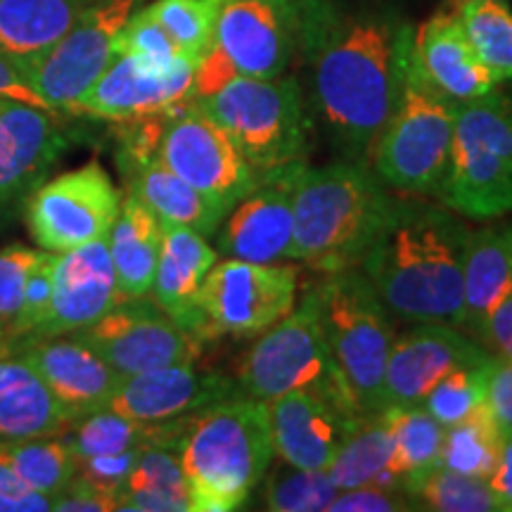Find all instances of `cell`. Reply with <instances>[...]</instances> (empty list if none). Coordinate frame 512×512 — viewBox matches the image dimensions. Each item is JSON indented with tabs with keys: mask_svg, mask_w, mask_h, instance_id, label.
Segmentation results:
<instances>
[{
	"mask_svg": "<svg viewBox=\"0 0 512 512\" xmlns=\"http://www.w3.org/2000/svg\"><path fill=\"white\" fill-rule=\"evenodd\" d=\"M512 294V226L470 230L463 264L460 330L482 339L491 313Z\"/></svg>",
	"mask_w": 512,
	"mask_h": 512,
	"instance_id": "obj_27",
	"label": "cell"
},
{
	"mask_svg": "<svg viewBox=\"0 0 512 512\" xmlns=\"http://www.w3.org/2000/svg\"><path fill=\"white\" fill-rule=\"evenodd\" d=\"M460 24L496 83L512 81V10L508 0H456Z\"/></svg>",
	"mask_w": 512,
	"mask_h": 512,
	"instance_id": "obj_34",
	"label": "cell"
},
{
	"mask_svg": "<svg viewBox=\"0 0 512 512\" xmlns=\"http://www.w3.org/2000/svg\"><path fill=\"white\" fill-rule=\"evenodd\" d=\"M41 252L24 245H10L0 249V335L8 337L12 325L22 311L24 287L31 266L36 264Z\"/></svg>",
	"mask_w": 512,
	"mask_h": 512,
	"instance_id": "obj_42",
	"label": "cell"
},
{
	"mask_svg": "<svg viewBox=\"0 0 512 512\" xmlns=\"http://www.w3.org/2000/svg\"><path fill=\"white\" fill-rule=\"evenodd\" d=\"M15 475L29 489L55 501L76 475L79 460L62 437H38L3 444Z\"/></svg>",
	"mask_w": 512,
	"mask_h": 512,
	"instance_id": "obj_35",
	"label": "cell"
},
{
	"mask_svg": "<svg viewBox=\"0 0 512 512\" xmlns=\"http://www.w3.org/2000/svg\"><path fill=\"white\" fill-rule=\"evenodd\" d=\"M117 53L136 55L145 62L159 64V67H169V64L188 60L181 53V48L176 46L174 38L169 36V31L147 12V8L133 12L126 19V24L117 34Z\"/></svg>",
	"mask_w": 512,
	"mask_h": 512,
	"instance_id": "obj_41",
	"label": "cell"
},
{
	"mask_svg": "<svg viewBox=\"0 0 512 512\" xmlns=\"http://www.w3.org/2000/svg\"><path fill=\"white\" fill-rule=\"evenodd\" d=\"M219 252L197 230L162 223V249H159L152 299L169 313L178 325L204 337L200 290Z\"/></svg>",
	"mask_w": 512,
	"mask_h": 512,
	"instance_id": "obj_25",
	"label": "cell"
},
{
	"mask_svg": "<svg viewBox=\"0 0 512 512\" xmlns=\"http://www.w3.org/2000/svg\"><path fill=\"white\" fill-rule=\"evenodd\" d=\"M138 0H100L76 19L46 55L27 72V81L53 112H76L83 95L117 57V34Z\"/></svg>",
	"mask_w": 512,
	"mask_h": 512,
	"instance_id": "obj_11",
	"label": "cell"
},
{
	"mask_svg": "<svg viewBox=\"0 0 512 512\" xmlns=\"http://www.w3.org/2000/svg\"><path fill=\"white\" fill-rule=\"evenodd\" d=\"M484 358H489V351L456 325L418 323L394 337L389 349L382 384L384 411L420 406L441 377Z\"/></svg>",
	"mask_w": 512,
	"mask_h": 512,
	"instance_id": "obj_16",
	"label": "cell"
},
{
	"mask_svg": "<svg viewBox=\"0 0 512 512\" xmlns=\"http://www.w3.org/2000/svg\"><path fill=\"white\" fill-rule=\"evenodd\" d=\"M0 339H3V335H0Z\"/></svg>",
	"mask_w": 512,
	"mask_h": 512,
	"instance_id": "obj_54",
	"label": "cell"
},
{
	"mask_svg": "<svg viewBox=\"0 0 512 512\" xmlns=\"http://www.w3.org/2000/svg\"><path fill=\"white\" fill-rule=\"evenodd\" d=\"M223 0H157L147 12L169 31L190 62H200L214 46L216 17Z\"/></svg>",
	"mask_w": 512,
	"mask_h": 512,
	"instance_id": "obj_38",
	"label": "cell"
},
{
	"mask_svg": "<svg viewBox=\"0 0 512 512\" xmlns=\"http://www.w3.org/2000/svg\"><path fill=\"white\" fill-rule=\"evenodd\" d=\"M53 266L55 254L41 252L38 261L29 271L27 287H24L22 311H19L10 335L5 339L31 337L43 325V320H46L50 311V299H53Z\"/></svg>",
	"mask_w": 512,
	"mask_h": 512,
	"instance_id": "obj_43",
	"label": "cell"
},
{
	"mask_svg": "<svg viewBox=\"0 0 512 512\" xmlns=\"http://www.w3.org/2000/svg\"><path fill=\"white\" fill-rule=\"evenodd\" d=\"M337 491L328 470H302L283 463L266 479L264 508L273 512L328 510Z\"/></svg>",
	"mask_w": 512,
	"mask_h": 512,
	"instance_id": "obj_39",
	"label": "cell"
},
{
	"mask_svg": "<svg viewBox=\"0 0 512 512\" xmlns=\"http://www.w3.org/2000/svg\"><path fill=\"white\" fill-rule=\"evenodd\" d=\"M439 200L465 219H501L512 211V98L496 88L458 102Z\"/></svg>",
	"mask_w": 512,
	"mask_h": 512,
	"instance_id": "obj_6",
	"label": "cell"
},
{
	"mask_svg": "<svg viewBox=\"0 0 512 512\" xmlns=\"http://www.w3.org/2000/svg\"><path fill=\"white\" fill-rule=\"evenodd\" d=\"M399 200L368 164H304L294 185L292 261L318 273L361 266Z\"/></svg>",
	"mask_w": 512,
	"mask_h": 512,
	"instance_id": "obj_3",
	"label": "cell"
},
{
	"mask_svg": "<svg viewBox=\"0 0 512 512\" xmlns=\"http://www.w3.org/2000/svg\"><path fill=\"white\" fill-rule=\"evenodd\" d=\"M117 508V496L107 494L79 475H74L67 489L53 501V510L57 512H112Z\"/></svg>",
	"mask_w": 512,
	"mask_h": 512,
	"instance_id": "obj_49",
	"label": "cell"
},
{
	"mask_svg": "<svg viewBox=\"0 0 512 512\" xmlns=\"http://www.w3.org/2000/svg\"><path fill=\"white\" fill-rule=\"evenodd\" d=\"M93 3H100V0H93Z\"/></svg>",
	"mask_w": 512,
	"mask_h": 512,
	"instance_id": "obj_53",
	"label": "cell"
},
{
	"mask_svg": "<svg viewBox=\"0 0 512 512\" xmlns=\"http://www.w3.org/2000/svg\"><path fill=\"white\" fill-rule=\"evenodd\" d=\"M12 342L22 347L72 422L110 406L124 380V375H119L74 332L55 337H22Z\"/></svg>",
	"mask_w": 512,
	"mask_h": 512,
	"instance_id": "obj_18",
	"label": "cell"
},
{
	"mask_svg": "<svg viewBox=\"0 0 512 512\" xmlns=\"http://www.w3.org/2000/svg\"><path fill=\"white\" fill-rule=\"evenodd\" d=\"M275 8H280L292 22L294 34H297V46L309 50L313 41L325 29L332 10L328 0H271Z\"/></svg>",
	"mask_w": 512,
	"mask_h": 512,
	"instance_id": "obj_47",
	"label": "cell"
},
{
	"mask_svg": "<svg viewBox=\"0 0 512 512\" xmlns=\"http://www.w3.org/2000/svg\"><path fill=\"white\" fill-rule=\"evenodd\" d=\"M69 422L22 347L0 339V444L55 437Z\"/></svg>",
	"mask_w": 512,
	"mask_h": 512,
	"instance_id": "obj_26",
	"label": "cell"
},
{
	"mask_svg": "<svg viewBox=\"0 0 512 512\" xmlns=\"http://www.w3.org/2000/svg\"><path fill=\"white\" fill-rule=\"evenodd\" d=\"M268 403L275 456L302 470H328L337 448L347 437L356 413L342 411L323 396L287 392Z\"/></svg>",
	"mask_w": 512,
	"mask_h": 512,
	"instance_id": "obj_22",
	"label": "cell"
},
{
	"mask_svg": "<svg viewBox=\"0 0 512 512\" xmlns=\"http://www.w3.org/2000/svg\"><path fill=\"white\" fill-rule=\"evenodd\" d=\"M64 145L53 110L0 98V202L34 190Z\"/></svg>",
	"mask_w": 512,
	"mask_h": 512,
	"instance_id": "obj_23",
	"label": "cell"
},
{
	"mask_svg": "<svg viewBox=\"0 0 512 512\" xmlns=\"http://www.w3.org/2000/svg\"><path fill=\"white\" fill-rule=\"evenodd\" d=\"M411 24L389 12L332 17L309 48L313 102L332 143L349 162L370 152L399 98Z\"/></svg>",
	"mask_w": 512,
	"mask_h": 512,
	"instance_id": "obj_1",
	"label": "cell"
},
{
	"mask_svg": "<svg viewBox=\"0 0 512 512\" xmlns=\"http://www.w3.org/2000/svg\"><path fill=\"white\" fill-rule=\"evenodd\" d=\"M157 157L226 211L245 197L259 178V171L247 164L226 131L195 105V98L169 112Z\"/></svg>",
	"mask_w": 512,
	"mask_h": 512,
	"instance_id": "obj_12",
	"label": "cell"
},
{
	"mask_svg": "<svg viewBox=\"0 0 512 512\" xmlns=\"http://www.w3.org/2000/svg\"><path fill=\"white\" fill-rule=\"evenodd\" d=\"M195 62L181 60L169 67L117 53L93 88L76 107L79 114L107 121H126L162 114L192 100Z\"/></svg>",
	"mask_w": 512,
	"mask_h": 512,
	"instance_id": "obj_17",
	"label": "cell"
},
{
	"mask_svg": "<svg viewBox=\"0 0 512 512\" xmlns=\"http://www.w3.org/2000/svg\"><path fill=\"white\" fill-rule=\"evenodd\" d=\"M121 209V192L100 164L43 183L27 204L31 235L48 252H67L105 238Z\"/></svg>",
	"mask_w": 512,
	"mask_h": 512,
	"instance_id": "obj_13",
	"label": "cell"
},
{
	"mask_svg": "<svg viewBox=\"0 0 512 512\" xmlns=\"http://www.w3.org/2000/svg\"><path fill=\"white\" fill-rule=\"evenodd\" d=\"M119 510L185 512L190 510L188 484L178 446L150 444L119 491Z\"/></svg>",
	"mask_w": 512,
	"mask_h": 512,
	"instance_id": "obj_32",
	"label": "cell"
},
{
	"mask_svg": "<svg viewBox=\"0 0 512 512\" xmlns=\"http://www.w3.org/2000/svg\"><path fill=\"white\" fill-rule=\"evenodd\" d=\"M304 162L261 171L245 197H240L216 230V252L254 264L292 261L294 185Z\"/></svg>",
	"mask_w": 512,
	"mask_h": 512,
	"instance_id": "obj_15",
	"label": "cell"
},
{
	"mask_svg": "<svg viewBox=\"0 0 512 512\" xmlns=\"http://www.w3.org/2000/svg\"><path fill=\"white\" fill-rule=\"evenodd\" d=\"M240 389L259 401L304 389L342 411L363 415L332 358L313 290L247 351L240 366Z\"/></svg>",
	"mask_w": 512,
	"mask_h": 512,
	"instance_id": "obj_9",
	"label": "cell"
},
{
	"mask_svg": "<svg viewBox=\"0 0 512 512\" xmlns=\"http://www.w3.org/2000/svg\"><path fill=\"white\" fill-rule=\"evenodd\" d=\"M297 268L254 261H216L200 290L204 337H259L297 304Z\"/></svg>",
	"mask_w": 512,
	"mask_h": 512,
	"instance_id": "obj_10",
	"label": "cell"
},
{
	"mask_svg": "<svg viewBox=\"0 0 512 512\" xmlns=\"http://www.w3.org/2000/svg\"><path fill=\"white\" fill-rule=\"evenodd\" d=\"M467 238L456 211L399 200L358 268L394 316L460 328Z\"/></svg>",
	"mask_w": 512,
	"mask_h": 512,
	"instance_id": "obj_2",
	"label": "cell"
},
{
	"mask_svg": "<svg viewBox=\"0 0 512 512\" xmlns=\"http://www.w3.org/2000/svg\"><path fill=\"white\" fill-rule=\"evenodd\" d=\"M53 501L29 489L12 470L5 446L0 444V512H48Z\"/></svg>",
	"mask_w": 512,
	"mask_h": 512,
	"instance_id": "obj_48",
	"label": "cell"
},
{
	"mask_svg": "<svg viewBox=\"0 0 512 512\" xmlns=\"http://www.w3.org/2000/svg\"><path fill=\"white\" fill-rule=\"evenodd\" d=\"M394 430V463L403 479V489L411 491L420 479L439 465L446 427L439 425L422 406L387 408Z\"/></svg>",
	"mask_w": 512,
	"mask_h": 512,
	"instance_id": "obj_33",
	"label": "cell"
},
{
	"mask_svg": "<svg viewBox=\"0 0 512 512\" xmlns=\"http://www.w3.org/2000/svg\"><path fill=\"white\" fill-rule=\"evenodd\" d=\"M121 164L126 166L128 195L138 197L159 221L197 230L204 238L219 230L228 211L176 176L157 155Z\"/></svg>",
	"mask_w": 512,
	"mask_h": 512,
	"instance_id": "obj_29",
	"label": "cell"
},
{
	"mask_svg": "<svg viewBox=\"0 0 512 512\" xmlns=\"http://www.w3.org/2000/svg\"><path fill=\"white\" fill-rule=\"evenodd\" d=\"M93 0H0V57L27 76Z\"/></svg>",
	"mask_w": 512,
	"mask_h": 512,
	"instance_id": "obj_28",
	"label": "cell"
},
{
	"mask_svg": "<svg viewBox=\"0 0 512 512\" xmlns=\"http://www.w3.org/2000/svg\"><path fill=\"white\" fill-rule=\"evenodd\" d=\"M413 498L406 491L387 489V486L363 484L354 489L337 491L328 505V512H401L413 510Z\"/></svg>",
	"mask_w": 512,
	"mask_h": 512,
	"instance_id": "obj_45",
	"label": "cell"
},
{
	"mask_svg": "<svg viewBox=\"0 0 512 512\" xmlns=\"http://www.w3.org/2000/svg\"><path fill=\"white\" fill-rule=\"evenodd\" d=\"M486 482H489L491 491H494L498 501H501L503 512H512V434L503 439L498 465Z\"/></svg>",
	"mask_w": 512,
	"mask_h": 512,
	"instance_id": "obj_52",
	"label": "cell"
},
{
	"mask_svg": "<svg viewBox=\"0 0 512 512\" xmlns=\"http://www.w3.org/2000/svg\"><path fill=\"white\" fill-rule=\"evenodd\" d=\"M458 102L427 79L413 55L403 60L399 98L370 152V169L389 190L439 197L451 159Z\"/></svg>",
	"mask_w": 512,
	"mask_h": 512,
	"instance_id": "obj_5",
	"label": "cell"
},
{
	"mask_svg": "<svg viewBox=\"0 0 512 512\" xmlns=\"http://www.w3.org/2000/svg\"><path fill=\"white\" fill-rule=\"evenodd\" d=\"M489 358H484L482 363L451 370L434 384L432 392L422 399L420 406L444 427H453L470 418L472 413L484 406Z\"/></svg>",
	"mask_w": 512,
	"mask_h": 512,
	"instance_id": "obj_40",
	"label": "cell"
},
{
	"mask_svg": "<svg viewBox=\"0 0 512 512\" xmlns=\"http://www.w3.org/2000/svg\"><path fill=\"white\" fill-rule=\"evenodd\" d=\"M411 498L422 510L434 512H503L486 479L467 477L437 465L420 479Z\"/></svg>",
	"mask_w": 512,
	"mask_h": 512,
	"instance_id": "obj_37",
	"label": "cell"
},
{
	"mask_svg": "<svg viewBox=\"0 0 512 512\" xmlns=\"http://www.w3.org/2000/svg\"><path fill=\"white\" fill-rule=\"evenodd\" d=\"M214 46L249 79L283 76L297 48L292 22L271 0H223Z\"/></svg>",
	"mask_w": 512,
	"mask_h": 512,
	"instance_id": "obj_20",
	"label": "cell"
},
{
	"mask_svg": "<svg viewBox=\"0 0 512 512\" xmlns=\"http://www.w3.org/2000/svg\"><path fill=\"white\" fill-rule=\"evenodd\" d=\"M74 335L124 377L190 363L200 354V337L178 325L155 302H145V297L121 299L100 320Z\"/></svg>",
	"mask_w": 512,
	"mask_h": 512,
	"instance_id": "obj_14",
	"label": "cell"
},
{
	"mask_svg": "<svg viewBox=\"0 0 512 512\" xmlns=\"http://www.w3.org/2000/svg\"><path fill=\"white\" fill-rule=\"evenodd\" d=\"M121 302L110 242L98 238L55 256L53 299L43 325L31 337L79 332ZM22 339V337H19Z\"/></svg>",
	"mask_w": 512,
	"mask_h": 512,
	"instance_id": "obj_19",
	"label": "cell"
},
{
	"mask_svg": "<svg viewBox=\"0 0 512 512\" xmlns=\"http://www.w3.org/2000/svg\"><path fill=\"white\" fill-rule=\"evenodd\" d=\"M313 294L332 358L358 411H384L382 384L394 330L380 294L358 266L323 273Z\"/></svg>",
	"mask_w": 512,
	"mask_h": 512,
	"instance_id": "obj_7",
	"label": "cell"
},
{
	"mask_svg": "<svg viewBox=\"0 0 512 512\" xmlns=\"http://www.w3.org/2000/svg\"><path fill=\"white\" fill-rule=\"evenodd\" d=\"M413 55L441 93L465 102L494 91L496 81L467 41L456 0L413 29Z\"/></svg>",
	"mask_w": 512,
	"mask_h": 512,
	"instance_id": "obj_24",
	"label": "cell"
},
{
	"mask_svg": "<svg viewBox=\"0 0 512 512\" xmlns=\"http://www.w3.org/2000/svg\"><path fill=\"white\" fill-rule=\"evenodd\" d=\"M242 394L230 377L197 370L190 363H174L121 380L110 406L138 422H169Z\"/></svg>",
	"mask_w": 512,
	"mask_h": 512,
	"instance_id": "obj_21",
	"label": "cell"
},
{
	"mask_svg": "<svg viewBox=\"0 0 512 512\" xmlns=\"http://www.w3.org/2000/svg\"><path fill=\"white\" fill-rule=\"evenodd\" d=\"M328 475L339 491L363 484L406 491L401 475L396 472L394 430L387 411L358 415L339 444Z\"/></svg>",
	"mask_w": 512,
	"mask_h": 512,
	"instance_id": "obj_31",
	"label": "cell"
},
{
	"mask_svg": "<svg viewBox=\"0 0 512 512\" xmlns=\"http://www.w3.org/2000/svg\"><path fill=\"white\" fill-rule=\"evenodd\" d=\"M195 105L219 124L254 171L304 162L309 117L297 79L235 76L216 93L195 98Z\"/></svg>",
	"mask_w": 512,
	"mask_h": 512,
	"instance_id": "obj_8",
	"label": "cell"
},
{
	"mask_svg": "<svg viewBox=\"0 0 512 512\" xmlns=\"http://www.w3.org/2000/svg\"><path fill=\"white\" fill-rule=\"evenodd\" d=\"M503 434L482 406L458 425L446 427L439 465L460 475L489 479L501 456Z\"/></svg>",
	"mask_w": 512,
	"mask_h": 512,
	"instance_id": "obj_36",
	"label": "cell"
},
{
	"mask_svg": "<svg viewBox=\"0 0 512 512\" xmlns=\"http://www.w3.org/2000/svg\"><path fill=\"white\" fill-rule=\"evenodd\" d=\"M178 458L192 512L242 508L275 458L268 403L235 394L192 413Z\"/></svg>",
	"mask_w": 512,
	"mask_h": 512,
	"instance_id": "obj_4",
	"label": "cell"
},
{
	"mask_svg": "<svg viewBox=\"0 0 512 512\" xmlns=\"http://www.w3.org/2000/svg\"><path fill=\"white\" fill-rule=\"evenodd\" d=\"M479 342H482V347L491 349L494 354L503 356L505 361L512 363V294L505 297L503 302L496 306V311L491 313Z\"/></svg>",
	"mask_w": 512,
	"mask_h": 512,
	"instance_id": "obj_50",
	"label": "cell"
},
{
	"mask_svg": "<svg viewBox=\"0 0 512 512\" xmlns=\"http://www.w3.org/2000/svg\"><path fill=\"white\" fill-rule=\"evenodd\" d=\"M484 408L496 422L498 432L505 437L512 434V363L503 356L491 354L486 366Z\"/></svg>",
	"mask_w": 512,
	"mask_h": 512,
	"instance_id": "obj_46",
	"label": "cell"
},
{
	"mask_svg": "<svg viewBox=\"0 0 512 512\" xmlns=\"http://www.w3.org/2000/svg\"><path fill=\"white\" fill-rule=\"evenodd\" d=\"M143 448L145 446H138V448H128V451L105 453V456H93V458L79 460L76 475L86 479V482L95 484L98 489L107 491V494L117 496V503H119V491L124 489L126 479L133 472V467H136Z\"/></svg>",
	"mask_w": 512,
	"mask_h": 512,
	"instance_id": "obj_44",
	"label": "cell"
},
{
	"mask_svg": "<svg viewBox=\"0 0 512 512\" xmlns=\"http://www.w3.org/2000/svg\"><path fill=\"white\" fill-rule=\"evenodd\" d=\"M0 98L19 100V102H27V105L50 110L46 102H43L41 95L29 86L27 76L19 72L15 64L3 60V57H0Z\"/></svg>",
	"mask_w": 512,
	"mask_h": 512,
	"instance_id": "obj_51",
	"label": "cell"
},
{
	"mask_svg": "<svg viewBox=\"0 0 512 512\" xmlns=\"http://www.w3.org/2000/svg\"><path fill=\"white\" fill-rule=\"evenodd\" d=\"M107 242L121 299L145 297L155 283L162 221L138 197L128 195L107 233Z\"/></svg>",
	"mask_w": 512,
	"mask_h": 512,
	"instance_id": "obj_30",
	"label": "cell"
}]
</instances>
